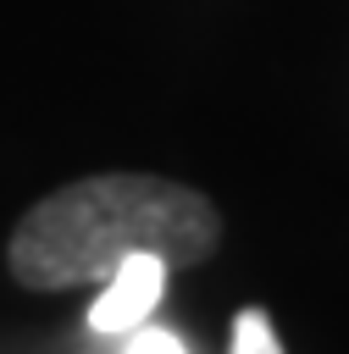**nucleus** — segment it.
<instances>
[{
  "instance_id": "nucleus-1",
  "label": "nucleus",
  "mask_w": 349,
  "mask_h": 354,
  "mask_svg": "<svg viewBox=\"0 0 349 354\" xmlns=\"http://www.w3.org/2000/svg\"><path fill=\"white\" fill-rule=\"evenodd\" d=\"M216 205L172 177L105 171L44 194L17 227L6 266L22 288L61 293L78 282H105L127 254H161L172 271L216 254Z\"/></svg>"
},
{
  "instance_id": "nucleus-3",
  "label": "nucleus",
  "mask_w": 349,
  "mask_h": 354,
  "mask_svg": "<svg viewBox=\"0 0 349 354\" xmlns=\"http://www.w3.org/2000/svg\"><path fill=\"white\" fill-rule=\"evenodd\" d=\"M233 354H283L266 310H238V321H233Z\"/></svg>"
},
{
  "instance_id": "nucleus-4",
  "label": "nucleus",
  "mask_w": 349,
  "mask_h": 354,
  "mask_svg": "<svg viewBox=\"0 0 349 354\" xmlns=\"http://www.w3.org/2000/svg\"><path fill=\"white\" fill-rule=\"evenodd\" d=\"M127 354H188V348H183L172 332H161V326H144V332H133Z\"/></svg>"
},
{
  "instance_id": "nucleus-2",
  "label": "nucleus",
  "mask_w": 349,
  "mask_h": 354,
  "mask_svg": "<svg viewBox=\"0 0 349 354\" xmlns=\"http://www.w3.org/2000/svg\"><path fill=\"white\" fill-rule=\"evenodd\" d=\"M166 260L161 254H127L111 277H105V293L89 304V326L94 332H127V326H144L150 310L161 304L166 293Z\"/></svg>"
}]
</instances>
